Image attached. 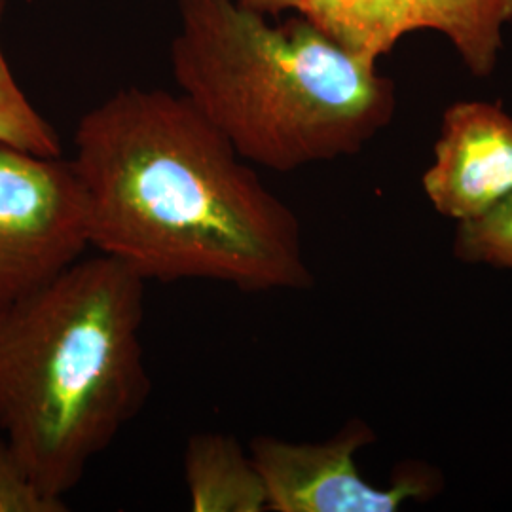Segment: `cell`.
I'll return each mask as SVG.
<instances>
[{"label":"cell","instance_id":"obj_1","mask_svg":"<svg viewBox=\"0 0 512 512\" xmlns=\"http://www.w3.org/2000/svg\"><path fill=\"white\" fill-rule=\"evenodd\" d=\"M73 164L90 247L145 281L304 291L302 226L184 95L126 88L88 110Z\"/></svg>","mask_w":512,"mask_h":512},{"label":"cell","instance_id":"obj_2","mask_svg":"<svg viewBox=\"0 0 512 512\" xmlns=\"http://www.w3.org/2000/svg\"><path fill=\"white\" fill-rule=\"evenodd\" d=\"M145 279L82 256L0 315V433L65 499L147 404Z\"/></svg>","mask_w":512,"mask_h":512},{"label":"cell","instance_id":"obj_3","mask_svg":"<svg viewBox=\"0 0 512 512\" xmlns=\"http://www.w3.org/2000/svg\"><path fill=\"white\" fill-rule=\"evenodd\" d=\"M171 71L245 162L289 173L359 154L395 116V84L306 18L270 25L238 0H179Z\"/></svg>","mask_w":512,"mask_h":512},{"label":"cell","instance_id":"obj_4","mask_svg":"<svg viewBox=\"0 0 512 512\" xmlns=\"http://www.w3.org/2000/svg\"><path fill=\"white\" fill-rule=\"evenodd\" d=\"M88 249L86 196L73 160L0 141V315Z\"/></svg>","mask_w":512,"mask_h":512},{"label":"cell","instance_id":"obj_5","mask_svg":"<svg viewBox=\"0 0 512 512\" xmlns=\"http://www.w3.org/2000/svg\"><path fill=\"white\" fill-rule=\"evenodd\" d=\"M376 435L363 420H351L325 442H289L256 437L249 454L264 482L272 512H395L406 501L439 492V475L423 463H404L389 486L365 480L355 454Z\"/></svg>","mask_w":512,"mask_h":512},{"label":"cell","instance_id":"obj_6","mask_svg":"<svg viewBox=\"0 0 512 512\" xmlns=\"http://www.w3.org/2000/svg\"><path fill=\"white\" fill-rule=\"evenodd\" d=\"M423 190L437 213L458 224L503 202L512 194L511 114L486 101L448 107Z\"/></svg>","mask_w":512,"mask_h":512},{"label":"cell","instance_id":"obj_7","mask_svg":"<svg viewBox=\"0 0 512 512\" xmlns=\"http://www.w3.org/2000/svg\"><path fill=\"white\" fill-rule=\"evenodd\" d=\"M183 465L192 511H268V495L255 461L236 437L217 431L192 435Z\"/></svg>","mask_w":512,"mask_h":512},{"label":"cell","instance_id":"obj_8","mask_svg":"<svg viewBox=\"0 0 512 512\" xmlns=\"http://www.w3.org/2000/svg\"><path fill=\"white\" fill-rule=\"evenodd\" d=\"M298 12L338 48L372 63L404 35L433 29L420 0H302Z\"/></svg>","mask_w":512,"mask_h":512},{"label":"cell","instance_id":"obj_9","mask_svg":"<svg viewBox=\"0 0 512 512\" xmlns=\"http://www.w3.org/2000/svg\"><path fill=\"white\" fill-rule=\"evenodd\" d=\"M433 31L448 38L478 78L494 73L503 29L512 23V0H420Z\"/></svg>","mask_w":512,"mask_h":512},{"label":"cell","instance_id":"obj_10","mask_svg":"<svg viewBox=\"0 0 512 512\" xmlns=\"http://www.w3.org/2000/svg\"><path fill=\"white\" fill-rule=\"evenodd\" d=\"M8 0H0V21ZM0 141L35 152L61 156V139L54 126L35 109L19 88L0 46Z\"/></svg>","mask_w":512,"mask_h":512},{"label":"cell","instance_id":"obj_11","mask_svg":"<svg viewBox=\"0 0 512 512\" xmlns=\"http://www.w3.org/2000/svg\"><path fill=\"white\" fill-rule=\"evenodd\" d=\"M454 253L467 264L512 270V194L486 215L459 222Z\"/></svg>","mask_w":512,"mask_h":512},{"label":"cell","instance_id":"obj_12","mask_svg":"<svg viewBox=\"0 0 512 512\" xmlns=\"http://www.w3.org/2000/svg\"><path fill=\"white\" fill-rule=\"evenodd\" d=\"M65 499L44 494L0 435V512H67Z\"/></svg>","mask_w":512,"mask_h":512},{"label":"cell","instance_id":"obj_13","mask_svg":"<svg viewBox=\"0 0 512 512\" xmlns=\"http://www.w3.org/2000/svg\"><path fill=\"white\" fill-rule=\"evenodd\" d=\"M241 6L258 12L262 16H277L281 12H289V10H296L300 8L302 0H238Z\"/></svg>","mask_w":512,"mask_h":512}]
</instances>
